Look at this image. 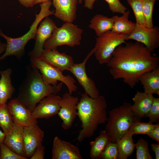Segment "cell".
Listing matches in <instances>:
<instances>
[{"label":"cell","instance_id":"obj_16","mask_svg":"<svg viewBox=\"0 0 159 159\" xmlns=\"http://www.w3.org/2000/svg\"><path fill=\"white\" fill-rule=\"evenodd\" d=\"M52 159H83L78 147L62 140L54 138L52 148Z\"/></svg>","mask_w":159,"mask_h":159},{"label":"cell","instance_id":"obj_10","mask_svg":"<svg viewBox=\"0 0 159 159\" xmlns=\"http://www.w3.org/2000/svg\"><path fill=\"white\" fill-rule=\"evenodd\" d=\"M134 40L144 44L150 52H154L159 47V28L138 26L127 37V40Z\"/></svg>","mask_w":159,"mask_h":159},{"label":"cell","instance_id":"obj_25","mask_svg":"<svg viewBox=\"0 0 159 159\" xmlns=\"http://www.w3.org/2000/svg\"><path fill=\"white\" fill-rule=\"evenodd\" d=\"M111 141L105 130L101 131L99 136L90 142V156L92 159H100L101 154L107 144Z\"/></svg>","mask_w":159,"mask_h":159},{"label":"cell","instance_id":"obj_37","mask_svg":"<svg viewBox=\"0 0 159 159\" xmlns=\"http://www.w3.org/2000/svg\"><path fill=\"white\" fill-rule=\"evenodd\" d=\"M153 140L155 141L157 143H159V124L158 123L155 124V127L147 135Z\"/></svg>","mask_w":159,"mask_h":159},{"label":"cell","instance_id":"obj_1","mask_svg":"<svg viewBox=\"0 0 159 159\" xmlns=\"http://www.w3.org/2000/svg\"><path fill=\"white\" fill-rule=\"evenodd\" d=\"M159 64V58L137 42L118 47L106 64L114 79H122L131 88L135 86L140 75L156 68Z\"/></svg>","mask_w":159,"mask_h":159},{"label":"cell","instance_id":"obj_42","mask_svg":"<svg viewBox=\"0 0 159 159\" xmlns=\"http://www.w3.org/2000/svg\"><path fill=\"white\" fill-rule=\"evenodd\" d=\"M5 134L0 130V144L2 143H3Z\"/></svg>","mask_w":159,"mask_h":159},{"label":"cell","instance_id":"obj_21","mask_svg":"<svg viewBox=\"0 0 159 159\" xmlns=\"http://www.w3.org/2000/svg\"><path fill=\"white\" fill-rule=\"evenodd\" d=\"M138 80L143 86L144 92L159 95V66L143 74Z\"/></svg>","mask_w":159,"mask_h":159},{"label":"cell","instance_id":"obj_2","mask_svg":"<svg viewBox=\"0 0 159 159\" xmlns=\"http://www.w3.org/2000/svg\"><path fill=\"white\" fill-rule=\"evenodd\" d=\"M107 107L103 96L93 98L85 93L81 94L77 105V116L82 123L77 138L79 142L92 136L98 125L107 121Z\"/></svg>","mask_w":159,"mask_h":159},{"label":"cell","instance_id":"obj_31","mask_svg":"<svg viewBox=\"0 0 159 159\" xmlns=\"http://www.w3.org/2000/svg\"><path fill=\"white\" fill-rule=\"evenodd\" d=\"M136 159H152L149 152L148 141L140 138L135 144Z\"/></svg>","mask_w":159,"mask_h":159},{"label":"cell","instance_id":"obj_9","mask_svg":"<svg viewBox=\"0 0 159 159\" xmlns=\"http://www.w3.org/2000/svg\"><path fill=\"white\" fill-rule=\"evenodd\" d=\"M94 52L95 49L93 48L82 62L74 63L68 70L74 76L79 84L83 87L85 93L93 98L99 96V91L94 81L88 76L85 66L87 60Z\"/></svg>","mask_w":159,"mask_h":159},{"label":"cell","instance_id":"obj_27","mask_svg":"<svg viewBox=\"0 0 159 159\" xmlns=\"http://www.w3.org/2000/svg\"><path fill=\"white\" fill-rule=\"evenodd\" d=\"M14 124L12 116L6 104H0V126L5 135L10 132Z\"/></svg>","mask_w":159,"mask_h":159},{"label":"cell","instance_id":"obj_4","mask_svg":"<svg viewBox=\"0 0 159 159\" xmlns=\"http://www.w3.org/2000/svg\"><path fill=\"white\" fill-rule=\"evenodd\" d=\"M52 4L51 0L40 4L39 12L36 14L34 21L29 30L23 36L18 38H12L5 35L2 31L0 32V36L4 38L6 42V50L0 57V62L9 56H14L19 60L24 55L26 45L29 40L35 39L39 24L46 17L54 14V11L50 10Z\"/></svg>","mask_w":159,"mask_h":159},{"label":"cell","instance_id":"obj_35","mask_svg":"<svg viewBox=\"0 0 159 159\" xmlns=\"http://www.w3.org/2000/svg\"><path fill=\"white\" fill-rule=\"evenodd\" d=\"M108 4L110 11L113 13L123 14L127 11V8L120 0H105Z\"/></svg>","mask_w":159,"mask_h":159},{"label":"cell","instance_id":"obj_13","mask_svg":"<svg viewBox=\"0 0 159 159\" xmlns=\"http://www.w3.org/2000/svg\"><path fill=\"white\" fill-rule=\"evenodd\" d=\"M62 98L56 94L50 95L42 99L32 112L33 118L48 119L58 114Z\"/></svg>","mask_w":159,"mask_h":159},{"label":"cell","instance_id":"obj_45","mask_svg":"<svg viewBox=\"0 0 159 159\" xmlns=\"http://www.w3.org/2000/svg\"><path fill=\"white\" fill-rule=\"evenodd\" d=\"M0 159H1V150L0 148Z\"/></svg>","mask_w":159,"mask_h":159},{"label":"cell","instance_id":"obj_17","mask_svg":"<svg viewBox=\"0 0 159 159\" xmlns=\"http://www.w3.org/2000/svg\"><path fill=\"white\" fill-rule=\"evenodd\" d=\"M39 58L62 72L68 71L74 63L72 57L57 49H44Z\"/></svg>","mask_w":159,"mask_h":159},{"label":"cell","instance_id":"obj_44","mask_svg":"<svg viewBox=\"0 0 159 159\" xmlns=\"http://www.w3.org/2000/svg\"><path fill=\"white\" fill-rule=\"evenodd\" d=\"M83 0H78V3L81 4L82 3Z\"/></svg>","mask_w":159,"mask_h":159},{"label":"cell","instance_id":"obj_46","mask_svg":"<svg viewBox=\"0 0 159 159\" xmlns=\"http://www.w3.org/2000/svg\"><path fill=\"white\" fill-rule=\"evenodd\" d=\"M2 31L1 30V29H0V32H1V31Z\"/></svg>","mask_w":159,"mask_h":159},{"label":"cell","instance_id":"obj_7","mask_svg":"<svg viewBox=\"0 0 159 159\" xmlns=\"http://www.w3.org/2000/svg\"><path fill=\"white\" fill-rule=\"evenodd\" d=\"M127 36L110 31L98 37L94 48V54L99 63L103 64L107 63L115 49L123 44L126 43Z\"/></svg>","mask_w":159,"mask_h":159},{"label":"cell","instance_id":"obj_14","mask_svg":"<svg viewBox=\"0 0 159 159\" xmlns=\"http://www.w3.org/2000/svg\"><path fill=\"white\" fill-rule=\"evenodd\" d=\"M7 105L14 122L24 127L37 123V120L32 116V112L17 98L11 100Z\"/></svg>","mask_w":159,"mask_h":159},{"label":"cell","instance_id":"obj_38","mask_svg":"<svg viewBox=\"0 0 159 159\" xmlns=\"http://www.w3.org/2000/svg\"><path fill=\"white\" fill-rule=\"evenodd\" d=\"M20 3L26 8L32 7L34 6V0H18Z\"/></svg>","mask_w":159,"mask_h":159},{"label":"cell","instance_id":"obj_8","mask_svg":"<svg viewBox=\"0 0 159 159\" xmlns=\"http://www.w3.org/2000/svg\"><path fill=\"white\" fill-rule=\"evenodd\" d=\"M30 64L39 69L43 80L47 84L55 86L58 81H60L66 85L70 95L77 91V87L73 78L69 75H64L62 71L40 58L30 59Z\"/></svg>","mask_w":159,"mask_h":159},{"label":"cell","instance_id":"obj_15","mask_svg":"<svg viewBox=\"0 0 159 159\" xmlns=\"http://www.w3.org/2000/svg\"><path fill=\"white\" fill-rule=\"evenodd\" d=\"M44 135V132L37 124L24 127V148L27 158H30L36 148L42 145Z\"/></svg>","mask_w":159,"mask_h":159},{"label":"cell","instance_id":"obj_28","mask_svg":"<svg viewBox=\"0 0 159 159\" xmlns=\"http://www.w3.org/2000/svg\"><path fill=\"white\" fill-rule=\"evenodd\" d=\"M135 16L136 25L146 26L143 13V0H127Z\"/></svg>","mask_w":159,"mask_h":159},{"label":"cell","instance_id":"obj_39","mask_svg":"<svg viewBox=\"0 0 159 159\" xmlns=\"http://www.w3.org/2000/svg\"><path fill=\"white\" fill-rule=\"evenodd\" d=\"M151 149L154 152L155 154V158L159 159V144H151Z\"/></svg>","mask_w":159,"mask_h":159},{"label":"cell","instance_id":"obj_19","mask_svg":"<svg viewBox=\"0 0 159 159\" xmlns=\"http://www.w3.org/2000/svg\"><path fill=\"white\" fill-rule=\"evenodd\" d=\"M23 131V126L14 122L12 130L5 135L3 143L16 153L28 158L24 150Z\"/></svg>","mask_w":159,"mask_h":159},{"label":"cell","instance_id":"obj_33","mask_svg":"<svg viewBox=\"0 0 159 159\" xmlns=\"http://www.w3.org/2000/svg\"><path fill=\"white\" fill-rule=\"evenodd\" d=\"M144 117L150 119L149 122L152 123L159 121V98L153 97V102L148 112Z\"/></svg>","mask_w":159,"mask_h":159},{"label":"cell","instance_id":"obj_6","mask_svg":"<svg viewBox=\"0 0 159 159\" xmlns=\"http://www.w3.org/2000/svg\"><path fill=\"white\" fill-rule=\"evenodd\" d=\"M83 30L72 22L64 23L60 27H57L50 38L45 43L44 49H57L64 45L71 47L80 44Z\"/></svg>","mask_w":159,"mask_h":159},{"label":"cell","instance_id":"obj_40","mask_svg":"<svg viewBox=\"0 0 159 159\" xmlns=\"http://www.w3.org/2000/svg\"><path fill=\"white\" fill-rule=\"evenodd\" d=\"M97 0H84V7L89 9H93L95 2Z\"/></svg>","mask_w":159,"mask_h":159},{"label":"cell","instance_id":"obj_22","mask_svg":"<svg viewBox=\"0 0 159 159\" xmlns=\"http://www.w3.org/2000/svg\"><path fill=\"white\" fill-rule=\"evenodd\" d=\"M12 69L9 68L0 71V104H6L7 100L11 99L15 91L12 84Z\"/></svg>","mask_w":159,"mask_h":159},{"label":"cell","instance_id":"obj_18","mask_svg":"<svg viewBox=\"0 0 159 159\" xmlns=\"http://www.w3.org/2000/svg\"><path fill=\"white\" fill-rule=\"evenodd\" d=\"M55 16L64 23H72L76 19L78 0H52Z\"/></svg>","mask_w":159,"mask_h":159},{"label":"cell","instance_id":"obj_3","mask_svg":"<svg viewBox=\"0 0 159 159\" xmlns=\"http://www.w3.org/2000/svg\"><path fill=\"white\" fill-rule=\"evenodd\" d=\"M26 68V75L19 87L17 98L32 112L44 98L60 92L63 83L60 82L55 86L48 84L43 80L37 67L30 64Z\"/></svg>","mask_w":159,"mask_h":159},{"label":"cell","instance_id":"obj_34","mask_svg":"<svg viewBox=\"0 0 159 159\" xmlns=\"http://www.w3.org/2000/svg\"><path fill=\"white\" fill-rule=\"evenodd\" d=\"M1 159H27L12 150L4 143L0 144Z\"/></svg>","mask_w":159,"mask_h":159},{"label":"cell","instance_id":"obj_26","mask_svg":"<svg viewBox=\"0 0 159 159\" xmlns=\"http://www.w3.org/2000/svg\"><path fill=\"white\" fill-rule=\"evenodd\" d=\"M133 135L127 131L122 138L117 141L118 159H127L132 154L136 146Z\"/></svg>","mask_w":159,"mask_h":159},{"label":"cell","instance_id":"obj_5","mask_svg":"<svg viewBox=\"0 0 159 159\" xmlns=\"http://www.w3.org/2000/svg\"><path fill=\"white\" fill-rule=\"evenodd\" d=\"M131 105L130 103L124 102L109 111L105 130L112 142L116 143L122 138L134 122L141 121L132 111Z\"/></svg>","mask_w":159,"mask_h":159},{"label":"cell","instance_id":"obj_11","mask_svg":"<svg viewBox=\"0 0 159 159\" xmlns=\"http://www.w3.org/2000/svg\"><path fill=\"white\" fill-rule=\"evenodd\" d=\"M56 27L54 22L48 16L40 22L37 31L34 47L28 54L30 59L40 57L44 49V44L50 38Z\"/></svg>","mask_w":159,"mask_h":159},{"label":"cell","instance_id":"obj_32","mask_svg":"<svg viewBox=\"0 0 159 159\" xmlns=\"http://www.w3.org/2000/svg\"><path fill=\"white\" fill-rule=\"evenodd\" d=\"M118 152L116 143L111 142L105 148L100 159H118Z\"/></svg>","mask_w":159,"mask_h":159},{"label":"cell","instance_id":"obj_23","mask_svg":"<svg viewBox=\"0 0 159 159\" xmlns=\"http://www.w3.org/2000/svg\"><path fill=\"white\" fill-rule=\"evenodd\" d=\"M130 14L129 11H126L122 16L115 15L112 17L114 23L111 31L117 34H130L135 29L136 24L129 20L128 17Z\"/></svg>","mask_w":159,"mask_h":159},{"label":"cell","instance_id":"obj_41","mask_svg":"<svg viewBox=\"0 0 159 159\" xmlns=\"http://www.w3.org/2000/svg\"><path fill=\"white\" fill-rule=\"evenodd\" d=\"M6 47V43L2 42L0 39V54L4 52Z\"/></svg>","mask_w":159,"mask_h":159},{"label":"cell","instance_id":"obj_36","mask_svg":"<svg viewBox=\"0 0 159 159\" xmlns=\"http://www.w3.org/2000/svg\"><path fill=\"white\" fill-rule=\"evenodd\" d=\"M45 147L41 145L37 147L32 156L30 159H43L45 154Z\"/></svg>","mask_w":159,"mask_h":159},{"label":"cell","instance_id":"obj_24","mask_svg":"<svg viewBox=\"0 0 159 159\" xmlns=\"http://www.w3.org/2000/svg\"><path fill=\"white\" fill-rule=\"evenodd\" d=\"M114 23L112 17H108L100 14L95 15L91 19L89 27L93 30L97 37L111 31Z\"/></svg>","mask_w":159,"mask_h":159},{"label":"cell","instance_id":"obj_43","mask_svg":"<svg viewBox=\"0 0 159 159\" xmlns=\"http://www.w3.org/2000/svg\"><path fill=\"white\" fill-rule=\"evenodd\" d=\"M51 0H34V5L38 4H41Z\"/></svg>","mask_w":159,"mask_h":159},{"label":"cell","instance_id":"obj_30","mask_svg":"<svg viewBox=\"0 0 159 159\" xmlns=\"http://www.w3.org/2000/svg\"><path fill=\"white\" fill-rule=\"evenodd\" d=\"M157 0H143V13L146 25L148 28L154 26L153 19V12L154 4Z\"/></svg>","mask_w":159,"mask_h":159},{"label":"cell","instance_id":"obj_29","mask_svg":"<svg viewBox=\"0 0 159 159\" xmlns=\"http://www.w3.org/2000/svg\"><path fill=\"white\" fill-rule=\"evenodd\" d=\"M136 121L131 125L128 132L133 135L142 134L148 135L153 130L155 124L149 122H141Z\"/></svg>","mask_w":159,"mask_h":159},{"label":"cell","instance_id":"obj_20","mask_svg":"<svg viewBox=\"0 0 159 159\" xmlns=\"http://www.w3.org/2000/svg\"><path fill=\"white\" fill-rule=\"evenodd\" d=\"M153 97V95L144 92L137 91L132 98L134 103L131 106L132 111L136 117L141 119L148 112Z\"/></svg>","mask_w":159,"mask_h":159},{"label":"cell","instance_id":"obj_12","mask_svg":"<svg viewBox=\"0 0 159 159\" xmlns=\"http://www.w3.org/2000/svg\"><path fill=\"white\" fill-rule=\"evenodd\" d=\"M78 98L72 96L69 92L63 96L60 102V107L58 115L62 120V126L65 130L72 127L77 116V105Z\"/></svg>","mask_w":159,"mask_h":159}]
</instances>
